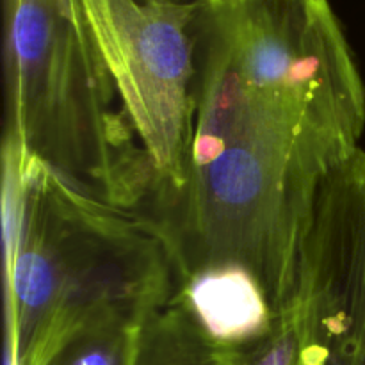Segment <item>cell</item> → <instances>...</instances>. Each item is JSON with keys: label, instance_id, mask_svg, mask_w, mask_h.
Returning a JSON list of instances; mask_svg holds the SVG:
<instances>
[{"label": "cell", "instance_id": "6", "mask_svg": "<svg viewBox=\"0 0 365 365\" xmlns=\"http://www.w3.org/2000/svg\"><path fill=\"white\" fill-rule=\"evenodd\" d=\"M189 312L212 341L242 348L266 334L271 309L260 289L242 274L207 273L177 291Z\"/></svg>", "mask_w": 365, "mask_h": 365}, {"label": "cell", "instance_id": "2", "mask_svg": "<svg viewBox=\"0 0 365 365\" xmlns=\"http://www.w3.org/2000/svg\"><path fill=\"white\" fill-rule=\"evenodd\" d=\"M6 359L41 365L71 337L141 324L178 291L155 228L4 146Z\"/></svg>", "mask_w": 365, "mask_h": 365}, {"label": "cell", "instance_id": "9", "mask_svg": "<svg viewBox=\"0 0 365 365\" xmlns=\"http://www.w3.org/2000/svg\"><path fill=\"white\" fill-rule=\"evenodd\" d=\"M139 2H150V0H139ZM166 2L185 4V6H192V4H198V2H202V0H166Z\"/></svg>", "mask_w": 365, "mask_h": 365}, {"label": "cell", "instance_id": "5", "mask_svg": "<svg viewBox=\"0 0 365 365\" xmlns=\"http://www.w3.org/2000/svg\"><path fill=\"white\" fill-rule=\"evenodd\" d=\"M277 317L298 365H365V235L310 246Z\"/></svg>", "mask_w": 365, "mask_h": 365}, {"label": "cell", "instance_id": "7", "mask_svg": "<svg viewBox=\"0 0 365 365\" xmlns=\"http://www.w3.org/2000/svg\"><path fill=\"white\" fill-rule=\"evenodd\" d=\"M135 365H239L234 348L205 334L175 294L141 324Z\"/></svg>", "mask_w": 365, "mask_h": 365}, {"label": "cell", "instance_id": "8", "mask_svg": "<svg viewBox=\"0 0 365 365\" xmlns=\"http://www.w3.org/2000/svg\"><path fill=\"white\" fill-rule=\"evenodd\" d=\"M139 328L113 324L84 331L56 349L41 365H135Z\"/></svg>", "mask_w": 365, "mask_h": 365}, {"label": "cell", "instance_id": "1", "mask_svg": "<svg viewBox=\"0 0 365 365\" xmlns=\"http://www.w3.org/2000/svg\"><path fill=\"white\" fill-rule=\"evenodd\" d=\"M182 187L146 207L178 289L207 273L285 305L321 185L360 148L365 84L330 0H202Z\"/></svg>", "mask_w": 365, "mask_h": 365}, {"label": "cell", "instance_id": "4", "mask_svg": "<svg viewBox=\"0 0 365 365\" xmlns=\"http://www.w3.org/2000/svg\"><path fill=\"white\" fill-rule=\"evenodd\" d=\"M153 175L139 212L182 187L195 109L196 4L78 0Z\"/></svg>", "mask_w": 365, "mask_h": 365}, {"label": "cell", "instance_id": "3", "mask_svg": "<svg viewBox=\"0 0 365 365\" xmlns=\"http://www.w3.org/2000/svg\"><path fill=\"white\" fill-rule=\"evenodd\" d=\"M4 146L138 214L153 175L81 2L4 0Z\"/></svg>", "mask_w": 365, "mask_h": 365}]
</instances>
